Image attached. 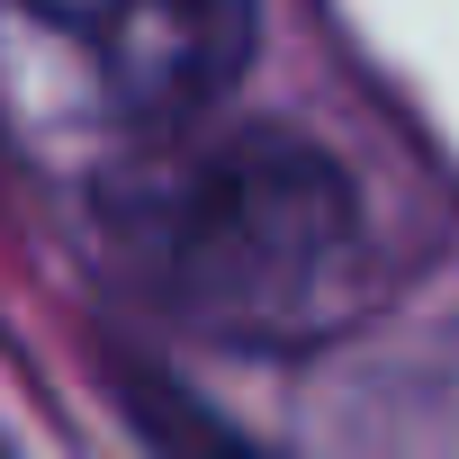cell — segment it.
<instances>
[{
    "instance_id": "1",
    "label": "cell",
    "mask_w": 459,
    "mask_h": 459,
    "mask_svg": "<svg viewBox=\"0 0 459 459\" xmlns=\"http://www.w3.org/2000/svg\"><path fill=\"white\" fill-rule=\"evenodd\" d=\"M108 235L153 307L235 351L333 342L369 289L378 244L333 153L280 126H171L108 180Z\"/></svg>"
},
{
    "instance_id": "2",
    "label": "cell",
    "mask_w": 459,
    "mask_h": 459,
    "mask_svg": "<svg viewBox=\"0 0 459 459\" xmlns=\"http://www.w3.org/2000/svg\"><path fill=\"white\" fill-rule=\"evenodd\" d=\"M28 19H46L82 55L91 91L144 135L198 126L244 82L262 28L253 0H28Z\"/></svg>"
}]
</instances>
